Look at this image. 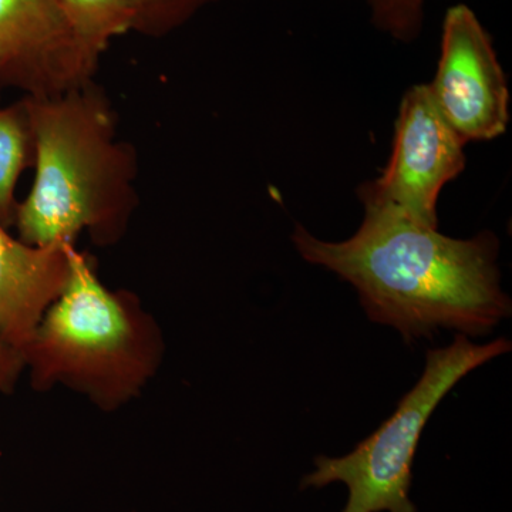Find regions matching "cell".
I'll use <instances>...</instances> for the list:
<instances>
[{
	"label": "cell",
	"mask_w": 512,
	"mask_h": 512,
	"mask_svg": "<svg viewBox=\"0 0 512 512\" xmlns=\"http://www.w3.org/2000/svg\"><path fill=\"white\" fill-rule=\"evenodd\" d=\"M23 367L25 363L19 353L0 342V392L15 384Z\"/></svg>",
	"instance_id": "4fadbf2b"
},
{
	"label": "cell",
	"mask_w": 512,
	"mask_h": 512,
	"mask_svg": "<svg viewBox=\"0 0 512 512\" xmlns=\"http://www.w3.org/2000/svg\"><path fill=\"white\" fill-rule=\"evenodd\" d=\"M70 245L35 247L0 222V342L20 357L69 282Z\"/></svg>",
	"instance_id": "ba28073f"
},
{
	"label": "cell",
	"mask_w": 512,
	"mask_h": 512,
	"mask_svg": "<svg viewBox=\"0 0 512 512\" xmlns=\"http://www.w3.org/2000/svg\"><path fill=\"white\" fill-rule=\"evenodd\" d=\"M79 90L33 97L25 107L36 177L16 222L22 241L35 247L73 244L86 228L106 241L127 204L128 158L103 104Z\"/></svg>",
	"instance_id": "3957f363"
},
{
	"label": "cell",
	"mask_w": 512,
	"mask_h": 512,
	"mask_svg": "<svg viewBox=\"0 0 512 512\" xmlns=\"http://www.w3.org/2000/svg\"><path fill=\"white\" fill-rule=\"evenodd\" d=\"M96 59L60 0H0V82L37 99L63 96L82 89Z\"/></svg>",
	"instance_id": "52a82bcc"
},
{
	"label": "cell",
	"mask_w": 512,
	"mask_h": 512,
	"mask_svg": "<svg viewBox=\"0 0 512 512\" xmlns=\"http://www.w3.org/2000/svg\"><path fill=\"white\" fill-rule=\"evenodd\" d=\"M466 146L440 113L429 86L416 84L400 101L386 167L359 185L357 197L363 208H390L439 228L440 194L466 168Z\"/></svg>",
	"instance_id": "5b68a950"
},
{
	"label": "cell",
	"mask_w": 512,
	"mask_h": 512,
	"mask_svg": "<svg viewBox=\"0 0 512 512\" xmlns=\"http://www.w3.org/2000/svg\"><path fill=\"white\" fill-rule=\"evenodd\" d=\"M64 13L83 46L94 57L113 37L136 25V16L126 0H60Z\"/></svg>",
	"instance_id": "9c48e42d"
},
{
	"label": "cell",
	"mask_w": 512,
	"mask_h": 512,
	"mask_svg": "<svg viewBox=\"0 0 512 512\" xmlns=\"http://www.w3.org/2000/svg\"><path fill=\"white\" fill-rule=\"evenodd\" d=\"M511 348L510 340L505 338L477 345L458 333L447 348L429 350L423 375L400 400L393 416L357 444L352 453L316 458V470L303 478L301 488L348 485V504L342 512H416L409 497L412 467L431 414L468 373Z\"/></svg>",
	"instance_id": "277c9868"
},
{
	"label": "cell",
	"mask_w": 512,
	"mask_h": 512,
	"mask_svg": "<svg viewBox=\"0 0 512 512\" xmlns=\"http://www.w3.org/2000/svg\"><path fill=\"white\" fill-rule=\"evenodd\" d=\"M427 86L440 113L464 143L491 141L507 133V77L493 37L466 3L450 6L444 15L439 63Z\"/></svg>",
	"instance_id": "8992f818"
},
{
	"label": "cell",
	"mask_w": 512,
	"mask_h": 512,
	"mask_svg": "<svg viewBox=\"0 0 512 512\" xmlns=\"http://www.w3.org/2000/svg\"><path fill=\"white\" fill-rule=\"evenodd\" d=\"M370 22L379 32L409 45L419 39L426 0H365Z\"/></svg>",
	"instance_id": "8fae6325"
},
{
	"label": "cell",
	"mask_w": 512,
	"mask_h": 512,
	"mask_svg": "<svg viewBox=\"0 0 512 512\" xmlns=\"http://www.w3.org/2000/svg\"><path fill=\"white\" fill-rule=\"evenodd\" d=\"M127 5L133 10L134 16H136V23L140 22V19L144 15L151 12V9H156L158 6L165 3V10L175 18H185L190 15L191 12L200 8L204 3L210 2V0H126Z\"/></svg>",
	"instance_id": "7c38bea8"
},
{
	"label": "cell",
	"mask_w": 512,
	"mask_h": 512,
	"mask_svg": "<svg viewBox=\"0 0 512 512\" xmlns=\"http://www.w3.org/2000/svg\"><path fill=\"white\" fill-rule=\"evenodd\" d=\"M30 130L25 114L0 110V222H9L19 175L28 158Z\"/></svg>",
	"instance_id": "30bf717a"
},
{
	"label": "cell",
	"mask_w": 512,
	"mask_h": 512,
	"mask_svg": "<svg viewBox=\"0 0 512 512\" xmlns=\"http://www.w3.org/2000/svg\"><path fill=\"white\" fill-rule=\"evenodd\" d=\"M69 256V282L37 326L23 363L36 390L62 384L113 412L156 376L163 332L136 301L101 284L74 245Z\"/></svg>",
	"instance_id": "7a4b0ae2"
},
{
	"label": "cell",
	"mask_w": 512,
	"mask_h": 512,
	"mask_svg": "<svg viewBox=\"0 0 512 512\" xmlns=\"http://www.w3.org/2000/svg\"><path fill=\"white\" fill-rule=\"evenodd\" d=\"M292 242L306 262L352 285L367 318L392 326L406 343L440 329L487 335L512 313L491 231L451 238L402 212L365 207L362 225L345 241H322L296 225Z\"/></svg>",
	"instance_id": "6da1fadb"
}]
</instances>
